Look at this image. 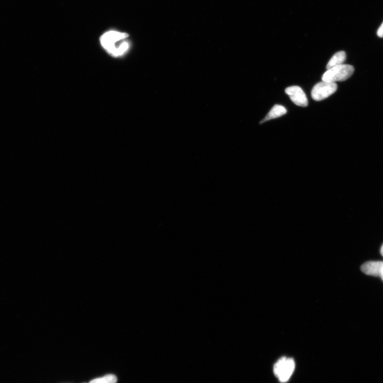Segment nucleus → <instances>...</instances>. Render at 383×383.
I'll return each instance as SVG.
<instances>
[{"label":"nucleus","mask_w":383,"mask_h":383,"mask_svg":"<svg viewBox=\"0 0 383 383\" xmlns=\"http://www.w3.org/2000/svg\"><path fill=\"white\" fill-rule=\"evenodd\" d=\"M129 34L116 31L106 32L100 39L103 48L115 58L123 56L129 51L130 45L126 40Z\"/></svg>","instance_id":"1"},{"label":"nucleus","mask_w":383,"mask_h":383,"mask_svg":"<svg viewBox=\"0 0 383 383\" xmlns=\"http://www.w3.org/2000/svg\"><path fill=\"white\" fill-rule=\"evenodd\" d=\"M285 93L289 95L291 101L296 105L306 107L308 105L307 96L303 90L299 87L292 86L287 88Z\"/></svg>","instance_id":"5"},{"label":"nucleus","mask_w":383,"mask_h":383,"mask_svg":"<svg viewBox=\"0 0 383 383\" xmlns=\"http://www.w3.org/2000/svg\"><path fill=\"white\" fill-rule=\"evenodd\" d=\"M117 381V377L114 375L109 374L102 377L94 379L90 383H116Z\"/></svg>","instance_id":"9"},{"label":"nucleus","mask_w":383,"mask_h":383,"mask_svg":"<svg viewBox=\"0 0 383 383\" xmlns=\"http://www.w3.org/2000/svg\"><path fill=\"white\" fill-rule=\"evenodd\" d=\"M377 34L378 37H383V23L378 28L377 32Z\"/></svg>","instance_id":"10"},{"label":"nucleus","mask_w":383,"mask_h":383,"mask_svg":"<svg viewBox=\"0 0 383 383\" xmlns=\"http://www.w3.org/2000/svg\"><path fill=\"white\" fill-rule=\"evenodd\" d=\"M337 89V85L335 83L319 82L313 88L312 97L315 101H322L334 93Z\"/></svg>","instance_id":"4"},{"label":"nucleus","mask_w":383,"mask_h":383,"mask_svg":"<svg viewBox=\"0 0 383 383\" xmlns=\"http://www.w3.org/2000/svg\"><path fill=\"white\" fill-rule=\"evenodd\" d=\"M286 112L287 110L285 107H284L283 106L279 104H276L273 106L267 115L265 116L263 120H262L260 122V124L270 121L271 120L279 118V117H280L286 114Z\"/></svg>","instance_id":"7"},{"label":"nucleus","mask_w":383,"mask_h":383,"mask_svg":"<svg viewBox=\"0 0 383 383\" xmlns=\"http://www.w3.org/2000/svg\"><path fill=\"white\" fill-rule=\"evenodd\" d=\"M295 366V362L292 358H281L274 366V374L281 382H287L292 375Z\"/></svg>","instance_id":"3"},{"label":"nucleus","mask_w":383,"mask_h":383,"mask_svg":"<svg viewBox=\"0 0 383 383\" xmlns=\"http://www.w3.org/2000/svg\"><path fill=\"white\" fill-rule=\"evenodd\" d=\"M361 270L367 275L380 277L383 273V261H369L361 265Z\"/></svg>","instance_id":"6"},{"label":"nucleus","mask_w":383,"mask_h":383,"mask_svg":"<svg viewBox=\"0 0 383 383\" xmlns=\"http://www.w3.org/2000/svg\"><path fill=\"white\" fill-rule=\"evenodd\" d=\"M355 68L350 65H343L334 67L327 70L322 76V81L327 83L343 82L353 75Z\"/></svg>","instance_id":"2"},{"label":"nucleus","mask_w":383,"mask_h":383,"mask_svg":"<svg viewBox=\"0 0 383 383\" xmlns=\"http://www.w3.org/2000/svg\"><path fill=\"white\" fill-rule=\"evenodd\" d=\"M380 254L382 255V256L383 257V244L382 245V246H381V247L380 248Z\"/></svg>","instance_id":"11"},{"label":"nucleus","mask_w":383,"mask_h":383,"mask_svg":"<svg viewBox=\"0 0 383 383\" xmlns=\"http://www.w3.org/2000/svg\"><path fill=\"white\" fill-rule=\"evenodd\" d=\"M346 58V53L344 51H341L336 53L328 62L326 69L328 70L334 67L343 65Z\"/></svg>","instance_id":"8"},{"label":"nucleus","mask_w":383,"mask_h":383,"mask_svg":"<svg viewBox=\"0 0 383 383\" xmlns=\"http://www.w3.org/2000/svg\"><path fill=\"white\" fill-rule=\"evenodd\" d=\"M381 278L382 280H383V273H382V275H381Z\"/></svg>","instance_id":"12"}]
</instances>
